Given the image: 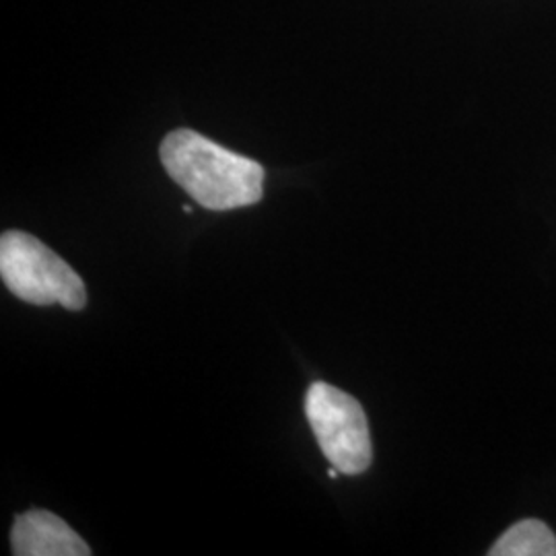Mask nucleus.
I'll use <instances>...</instances> for the list:
<instances>
[{
  "mask_svg": "<svg viewBox=\"0 0 556 556\" xmlns=\"http://www.w3.org/2000/svg\"><path fill=\"white\" fill-rule=\"evenodd\" d=\"M305 415L319 450L340 475L357 477L371 466V433L358 400L316 381L305 396Z\"/></svg>",
  "mask_w": 556,
  "mask_h": 556,
  "instance_id": "7ed1b4c3",
  "label": "nucleus"
},
{
  "mask_svg": "<svg viewBox=\"0 0 556 556\" xmlns=\"http://www.w3.org/2000/svg\"><path fill=\"white\" fill-rule=\"evenodd\" d=\"M489 555L556 556V538L544 521L523 519L498 538Z\"/></svg>",
  "mask_w": 556,
  "mask_h": 556,
  "instance_id": "39448f33",
  "label": "nucleus"
},
{
  "mask_svg": "<svg viewBox=\"0 0 556 556\" xmlns=\"http://www.w3.org/2000/svg\"><path fill=\"white\" fill-rule=\"evenodd\" d=\"M15 556H89L87 542L59 516L27 511L15 519L11 532Z\"/></svg>",
  "mask_w": 556,
  "mask_h": 556,
  "instance_id": "20e7f679",
  "label": "nucleus"
},
{
  "mask_svg": "<svg viewBox=\"0 0 556 556\" xmlns=\"http://www.w3.org/2000/svg\"><path fill=\"white\" fill-rule=\"evenodd\" d=\"M0 277L25 303L54 305L80 312L87 303L83 278L56 252L25 231L0 238Z\"/></svg>",
  "mask_w": 556,
  "mask_h": 556,
  "instance_id": "f03ea898",
  "label": "nucleus"
},
{
  "mask_svg": "<svg viewBox=\"0 0 556 556\" xmlns=\"http://www.w3.org/2000/svg\"><path fill=\"white\" fill-rule=\"evenodd\" d=\"M160 155L169 178L208 211L241 208L262 199L264 169L258 161L233 153L194 130L169 132L161 142Z\"/></svg>",
  "mask_w": 556,
  "mask_h": 556,
  "instance_id": "f257e3e1",
  "label": "nucleus"
}]
</instances>
